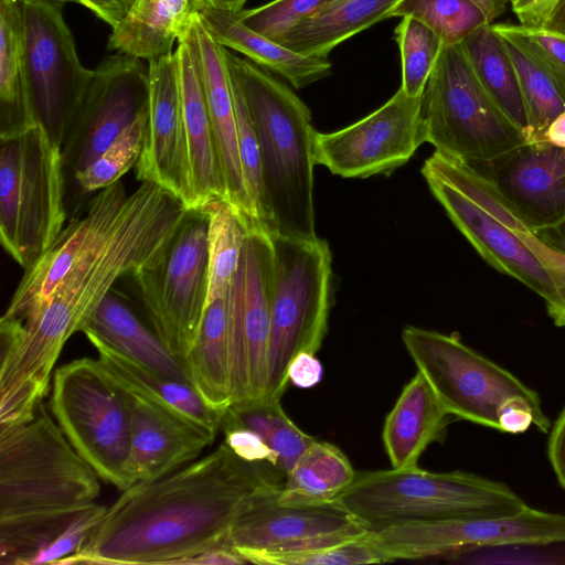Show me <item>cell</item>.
I'll return each instance as SVG.
<instances>
[{
	"label": "cell",
	"mask_w": 565,
	"mask_h": 565,
	"mask_svg": "<svg viewBox=\"0 0 565 565\" xmlns=\"http://www.w3.org/2000/svg\"><path fill=\"white\" fill-rule=\"evenodd\" d=\"M75 1L99 19L109 24L113 29L117 26L129 13L137 0H70Z\"/></svg>",
	"instance_id": "obj_48"
},
{
	"label": "cell",
	"mask_w": 565,
	"mask_h": 565,
	"mask_svg": "<svg viewBox=\"0 0 565 565\" xmlns=\"http://www.w3.org/2000/svg\"><path fill=\"white\" fill-rule=\"evenodd\" d=\"M543 28L565 36V0L555 3Z\"/></svg>",
	"instance_id": "obj_53"
},
{
	"label": "cell",
	"mask_w": 565,
	"mask_h": 565,
	"mask_svg": "<svg viewBox=\"0 0 565 565\" xmlns=\"http://www.w3.org/2000/svg\"><path fill=\"white\" fill-rule=\"evenodd\" d=\"M461 44L482 86L527 138V114L516 70L504 40L491 24H487L471 33Z\"/></svg>",
	"instance_id": "obj_34"
},
{
	"label": "cell",
	"mask_w": 565,
	"mask_h": 565,
	"mask_svg": "<svg viewBox=\"0 0 565 565\" xmlns=\"http://www.w3.org/2000/svg\"><path fill=\"white\" fill-rule=\"evenodd\" d=\"M371 530L365 534L309 551L253 552L244 558L247 563L262 565H358L392 562L372 540Z\"/></svg>",
	"instance_id": "obj_40"
},
{
	"label": "cell",
	"mask_w": 565,
	"mask_h": 565,
	"mask_svg": "<svg viewBox=\"0 0 565 565\" xmlns=\"http://www.w3.org/2000/svg\"><path fill=\"white\" fill-rule=\"evenodd\" d=\"M399 0H335L275 41L302 55L327 58L339 44L381 20Z\"/></svg>",
	"instance_id": "obj_31"
},
{
	"label": "cell",
	"mask_w": 565,
	"mask_h": 565,
	"mask_svg": "<svg viewBox=\"0 0 565 565\" xmlns=\"http://www.w3.org/2000/svg\"><path fill=\"white\" fill-rule=\"evenodd\" d=\"M450 414L417 371L387 414L382 439L393 469L418 468L426 448L444 439Z\"/></svg>",
	"instance_id": "obj_27"
},
{
	"label": "cell",
	"mask_w": 565,
	"mask_h": 565,
	"mask_svg": "<svg viewBox=\"0 0 565 565\" xmlns=\"http://www.w3.org/2000/svg\"><path fill=\"white\" fill-rule=\"evenodd\" d=\"M431 193L448 217L493 268L511 276L535 291L546 302L547 311L557 302L554 280L519 233L489 214L451 184L422 171Z\"/></svg>",
	"instance_id": "obj_21"
},
{
	"label": "cell",
	"mask_w": 565,
	"mask_h": 565,
	"mask_svg": "<svg viewBox=\"0 0 565 565\" xmlns=\"http://www.w3.org/2000/svg\"><path fill=\"white\" fill-rule=\"evenodd\" d=\"M486 17L489 24L499 18L507 8L508 0H468Z\"/></svg>",
	"instance_id": "obj_52"
},
{
	"label": "cell",
	"mask_w": 565,
	"mask_h": 565,
	"mask_svg": "<svg viewBox=\"0 0 565 565\" xmlns=\"http://www.w3.org/2000/svg\"><path fill=\"white\" fill-rule=\"evenodd\" d=\"M194 13L195 0H137L113 29L108 50L147 61L170 54Z\"/></svg>",
	"instance_id": "obj_29"
},
{
	"label": "cell",
	"mask_w": 565,
	"mask_h": 565,
	"mask_svg": "<svg viewBox=\"0 0 565 565\" xmlns=\"http://www.w3.org/2000/svg\"><path fill=\"white\" fill-rule=\"evenodd\" d=\"M504 40L522 50L556 84L565 97V36L544 28L522 24L492 23Z\"/></svg>",
	"instance_id": "obj_42"
},
{
	"label": "cell",
	"mask_w": 565,
	"mask_h": 565,
	"mask_svg": "<svg viewBox=\"0 0 565 565\" xmlns=\"http://www.w3.org/2000/svg\"><path fill=\"white\" fill-rule=\"evenodd\" d=\"M356 472L337 446L315 440L286 475L277 495L280 504L319 505L335 499L353 482Z\"/></svg>",
	"instance_id": "obj_33"
},
{
	"label": "cell",
	"mask_w": 565,
	"mask_h": 565,
	"mask_svg": "<svg viewBox=\"0 0 565 565\" xmlns=\"http://www.w3.org/2000/svg\"><path fill=\"white\" fill-rule=\"evenodd\" d=\"M374 543L396 559H422L466 547L544 545L565 542V514L526 507L518 514L487 519H438L372 529Z\"/></svg>",
	"instance_id": "obj_14"
},
{
	"label": "cell",
	"mask_w": 565,
	"mask_h": 565,
	"mask_svg": "<svg viewBox=\"0 0 565 565\" xmlns=\"http://www.w3.org/2000/svg\"><path fill=\"white\" fill-rule=\"evenodd\" d=\"M425 142L422 96L401 88L366 117L333 132L316 131L313 160L342 178L385 174L404 166Z\"/></svg>",
	"instance_id": "obj_15"
},
{
	"label": "cell",
	"mask_w": 565,
	"mask_h": 565,
	"mask_svg": "<svg viewBox=\"0 0 565 565\" xmlns=\"http://www.w3.org/2000/svg\"><path fill=\"white\" fill-rule=\"evenodd\" d=\"M148 120V106L127 126L106 150L74 179L85 193L100 191L137 164L141 154Z\"/></svg>",
	"instance_id": "obj_41"
},
{
	"label": "cell",
	"mask_w": 565,
	"mask_h": 565,
	"mask_svg": "<svg viewBox=\"0 0 565 565\" xmlns=\"http://www.w3.org/2000/svg\"><path fill=\"white\" fill-rule=\"evenodd\" d=\"M24 47L39 119L60 147L88 85L92 70L79 61L62 0H19Z\"/></svg>",
	"instance_id": "obj_13"
},
{
	"label": "cell",
	"mask_w": 565,
	"mask_h": 565,
	"mask_svg": "<svg viewBox=\"0 0 565 565\" xmlns=\"http://www.w3.org/2000/svg\"><path fill=\"white\" fill-rule=\"evenodd\" d=\"M205 209L209 213L207 303L228 294L243 254L246 226L225 201H214Z\"/></svg>",
	"instance_id": "obj_36"
},
{
	"label": "cell",
	"mask_w": 565,
	"mask_h": 565,
	"mask_svg": "<svg viewBox=\"0 0 565 565\" xmlns=\"http://www.w3.org/2000/svg\"><path fill=\"white\" fill-rule=\"evenodd\" d=\"M274 289L271 234L260 224H250L228 291L232 404L265 395Z\"/></svg>",
	"instance_id": "obj_12"
},
{
	"label": "cell",
	"mask_w": 565,
	"mask_h": 565,
	"mask_svg": "<svg viewBox=\"0 0 565 565\" xmlns=\"http://www.w3.org/2000/svg\"><path fill=\"white\" fill-rule=\"evenodd\" d=\"M412 17L431 29L444 45L463 42L489 24L483 13L468 0H399L387 18Z\"/></svg>",
	"instance_id": "obj_38"
},
{
	"label": "cell",
	"mask_w": 565,
	"mask_h": 565,
	"mask_svg": "<svg viewBox=\"0 0 565 565\" xmlns=\"http://www.w3.org/2000/svg\"><path fill=\"white\" fill-rule=\"evenodd\" d=\"M195 11L211 38L242 53L256 65L277 73L295 88H303L331 74L328 58L299 54L245 25L236 13L195 0Z\"/></svg>",
	"instance_id": "obj_26"
},
{
	"label": "cell",
	"mask_w": 565,
	"mask_h": 565,
	"mask_svg": "<svg viewBox=\"0 0 565 565\" xmlns=\"http://www.w3.org/2000/svg\"><path fill=\"white\" fill-rule=\"evenodd\" d=\"M547 313L555 326L565 327V287L558 292L557 305Z\"/></svg>",
	"instance_id": "obj_54"
},
{
	"label": "cell",
	"mask_w": 565,
	"mask_h": 565,
	"mask_svg": "<svg viewBox=\"0 0 565 565\" xmlns=\"http://www.w3.org/2000/svg\"><path fill=\"white\" fill-rule=\"evenodd\" d=\"M212 6L237 13L243 10L247 0H206Z\"/></svg>",
	"instance_id": "obj_55"
},
{
	"label": "cell",
	"mask_w": 565,
	"mask_h": 565,
	"mask_svg": "<svg viewBox=\"0 0 565 565\" xmlns=\"http://www.w3.org/2000/svg\"><path fill=\"white\" fill-rule=\"evenodd\" d=\"M130 193L119 180L98 191L83 217H76L30 268L25 269L1 319L21 321L45 303L70 270L98 249L120 223Z\"/></svg>",
	"instance_id": "obj_18"
},
{
	"label": "cell",
	"mask_w": 565,
	"mask_h": 565,
	"mask_svg": "<svg viewBox=\"0 0 565 565\" xmlns=\"http://www.w3.org/2000/svg\"><path fill=\"white\" fill-rule=\"evenodd\" d=\"M286 476L249 462L225 443L150 482H137L107 508L85 544L58 564H185L227 542L241 510L279 492Z\"/></svg>",
	"instance_id": "obj_1"
},
{
	"label": "cell",
	"mask_w": 565,
	"mask_h": 565,
	"mask_svg": "<svg viewBox=\"0 0 565 565\" xmlns=\"http://www.w3.org/2000/svg\"><path fill=\"white\" fill-rule=\"evenodd\" d=\"M520 24L543 28L558 0H508Z\"/></svg>",
	"instance_id": "obj_47"
},
{
	"label": "cell",
	"mask_w": 565,
	"mask_h": 565,
	"mask_svg": "<svg viewBox=\"0 0 565 565\" xmlns=\"http://www.w3.org/2000/svg\"><path fill=\"white\" fill-rule=\"evenodd\" d=\"M130 452L127 465L132 483L150 482L194 461L213 441L183 418L129 395Z\"/></svg>",
	"instance_id": "obj_23"
},
{
	"label": "cell",
	"mask_w": 565,
	"mask_h": 565,
	"mask_svg": "<svg viewBox=\"0 0 565 565\" xmlns=\"http://www.w3.org/2000/svg\"><path fill=\"white\" fill-rule=\"evenodd\" d=\"M335 0H273L260 7L243 9L238 19L252 30L276 40L292 25Z\"/></svg>",
	"instance_id": "obj_43"
},
{
	"label": "cell",
	"mask_w": 565,
	"mask_h": 565,
	"mask_svg": "<svg viewBox=\"0 0 565 565\" xmlns=\"http://www.w3.org/2000/svg\"><path fill=\"white\" fill-rule=\"evenodd\" d=\"M148 106V66L117 53L92 75L61 145L65 170L73 177L89 167Z\"/></svg>",
	"instance_id": "obj_16"
},
{
	"label": "cell",
	"mask_w": 565,
	"mask_h": 565,
	"mask_svg": "<svg viewBox=\"0 0 565 565\" xmlns=\"http://www.w3.org/2000/svg\"><path fill=\"white\" fill-rule=\"evenodd\" d=\"M50 409L78 455L100 480L124 491L134 483L129 396L100 371L97 360L82 358L54 372Z\"/></svg>",
	"instance_id": "obj_10"
},
{
	"label": "cell",
	"mask_w": 565,
	"mask_h": 565,
	"mask_svg": "<svg viewBox=\"0 0 565 565\" xmlns=\"http://www.w3.org/2000/svg\"><path fill=\"white\" fill-rule=\"evenodd\" d=\"M222 424L239 425L257 433L277 456V468L285 476L316 440L287 416L280 399L233 403L225 412Z\"/></svg>",
	"instance_id": "obj_35"
},
{
	"label": "cell",
	"mask_w": 565,
	"mask_h": 565,
	"mask_svg": "<svg viewBox=\"0 0 565 565\" xmlns=\"http://www.w3.org/2000/svg\"><path fill=\"white\" fill-rule=\"evenodd\" d=\"M184 369L202 399L214 411L225 414L232 404L228 294L206 303Z\"/></svg>",
	"instance_id": "obj_30"
},
{
	"label": "cell",
	"mask_w": 565,
	"mask_h": 565,
	"mask_svg": "<svg viewBox=\"0 0 565 565\" xmlns=\"http://www.w3.org/2000/svg\"><path fill=\"white\" fill-rule=\"evenodd\" d=\"M402 66L401 89L420 97L444 47L441 39L412 17H403L395 29Z\"/></svg>",
	"instance_id": "obj_39"
},
{
	"label": "cell",
	"mask_w": 565,
	"mask_h": 565,
	"mask_svg": "<svg viewBox=\"0 0 565 565\" xmlns=\"http://www.w3.org/2000/svg\"><path fill=\"white\" fill-rule=\"evenodd\" d=\"M544 141L565 149V111L551 121L545 131Z\"/></svg>",
	"instance_id": "obj_51"
},
{
	"label": "cell",
	"mask_w": 565,
	"mask_h": 565,
	"mask_svg": "<svg viewBox=\"0 0 565 565\" xmlns=\"http://www.w3.org/2000/svg\"><path fill=\"white\" fill-rule=\"evenodd\" d=\"M99 479L42 403L29 423L0 433V522L87 507Z\"/></svg>",
	"instance_id": "obj_5"
},
{
	"label": "cell",
	"mask_w": 565,
	"mask_h": 565,
	"mask_svg": "<svg viewBox=\"0 0 565 565\" xmlns=\"http://www.w3.org/2000/svg\"><path fill=\"white\" fill-rule=\"evenodd\" d=\"M323 375L321 362L316 354L301 352L291 361L288 367V380L299 388H311L317 385Z\"/></svg>",
	"instance_id": "obj_45"
},
{
	"label": "cell",
	"mask_w": 565,
	"mask_h": 565,
	"mask_svg": "<svg viewBox=\"0 0 565 565\" xmlns=\"http://www.w3.org/2000/svg\"><path fill=\"white\" fill-rule=\"evenodd\" d=\"M487 180L534 233L565 218V149L523 145L486 161L465 162Z\"/></svg>",
	"instance_id": "obj_19"
},
{
	"label": "cell",
	"mask_w": 565,
	"mask_h": 565,
	"mask_svg": "<svg viewBox=\"0 0 565 565\" xmlns=\"http://www.w3.org/2000/svg\"><path fill=\"white\" fill-rule=\"evenodd\" d=\"M136 178L158 184L194 209L175 51L148 61V120Z\"/></svg>",
	"instance_id": "obj_17"
},
{
	"label": "cell",
	"mask_w": 565,
	"mask_h": 565,
	"mask_svg": "<svg viewBox=\"0 0 565 565\" xmlns=\"http://www.w3.org/2000/svg\"><path fill=\"white\" fill-rule=\"evenodd\" d=\"M64 171L61 147L41 124L1 139L0 237L4 250L24 270L64 228Z\"/></svg>",
	"instance_id": "obj_6"
},
{
	"label": "cell",
	"mask_w": 565,
	"mask_h": 565,
	"mask_svg": "<svg viewBox=\"0 0 565 565\" xmlns=\"http://www.w3.org/2000/svg\"><path fill=\"white\" fill-rule=\"evenodd\" d=\"M548 434V460L559 484L565 489V407Z\"/></svg>",
	"instance_id": "obj_46"
},
{
	"label": "cell",
	"mask_w": 565,
	"mask_h": 565,
	"mask_svg": "<svg viewBox=\"0 0 565 565\" xmlns=\"http://www.w3.org/2000/svg\"><path fill=\"white\" fill-rule=\"evenodd\" d=\"M186 211L166 189L140 182L113 234L70 270L41 309L21 321L6 320L8 374L19 383L47 388L67 340L83 330L119 278L161 253Z\"/></svg>",
	"instance_id": "obj_2"
},
{
	"label": "cell",
	"mask_w": 565,
	"mask_h": 565,
	"mask_svg": "<svg viewBox=\"0 0 565 565\" xmlns=\"http://www.w3.org/2000/svg\"><path fill=\"white\" fill-rule=\"evenodd\" d=\"M39 125L28 71L19 0H0V139Z\"/></svg>",
	"instance_id": "obj_28"
},
{
	"label": "cell",
	"mask_w": 565,
	"mask_h": 565,
	"mask_svg": "<svg viewBox=\"0 0 565 565\" xmlns=\"http://www.w3.org/2000/svg\"><path fill=\"white\" fill-rule=\"evenodd\" d=\"M225 445L239 458L249 462L268 461L277 467V456L254 430L232 424H222Z\"/></svg>",
	"instance_id": "obj_44"
},
{
	"label": "cell",
	"mask_w": 565,
	"mask_h": 565,
	"mask_svg": "<svg viewBox=\"0 0 565 565\" xmlns=\"http://www.w3.org/2000/svg\"><path fill=\"white\" fill-rule=\"evenodd\" d=\"M278 493L255 497L235 518L227 542L243 558L253 552L281 551L311 540L371 530L337 500L291 507L280 504Z\"/></svg>",
	"instance_id": "obj_20"
},
{
	"label": "cell",
	"mask_w": 565,
	"mask_h": 565,
	"mask_svg": "<svg viewBox=\"0 0 565 565\" xmlns=\"http://www.w3.org/2000/svg\"><path fill=\"white\" fill-rule=\"evenodd\" d=\"M547 247L565 256V218L558 224L534 232Z\"/></svg>",
	"instance_id": "obj_50"
},
{
	"label": "cell",
	"mask_w": 565,
	"mask_h": 565,
	"mask_svg": "<svg viewBox=\"0 0 565 565\" xmlns=\"http://www.w3.org/2000/svg\"><path fill=\"white\" fill-rule=\"evenodd\" d=\"M504 42L516 70L527 114V141H544L551 121L565 111V97L553 79L522 50L507 40Z\"/></svg>",
	"instance_id": "obj_37"
},
{
	"label": "cell",
	"mask_w": 565,
	"mask_h": 565,
	"mask_svg": "<svg viewBox=\"0 0 565 565\" xmlns=\"http://www.w3.org/2000/svg\"><path fill=\"white\" fill-rule=\"evenodd\" d=\"M175 53L179 62L182 115L191 166L194 209H204L214 201L227 202V196L190 26L178 41Z\"/></svg>",
	"instance_id": "obj_24"
},
{
	"label": "cell",
	"mask_w": 565,
	"mask_h": 565,
	"mask_svg": "<svg viewBox=\"0 0 565 565\" xmlns=\"http://www.w3.org/2000/svg\"><path fill=\"white\" fill-rule=\"evenodd\" d=\"M207 232V210L188 209L161 253L130 275L151 328L183 366L206 306Z\"/></svg>",
	"instance_id": "obj_11"
},
{
	"label": "cell",
	"mask_w": 565,
	"mask_h": 565,
	"mask_svg": "<svg viewBox=\"0 0 565 565\" xmlns=\"http://www.w3.org/2000/svg\"><path fill=\"white\" fill-rule=\"evenodd\" d=\"M98 353L100 371L129 395L154 404L201 429L214 441L224 414L211 408L188 381L168 377L119 352L94 334H85Z\"/></svg>",
	"instance_id": "obj_25"
},
{
	"label": "cell",
	"mask_w": 565,
	"mask_h": 565,
	"mask_svg": "<svg viewBox=\"0 0 565 565\" xmlns=\"http://www.w3.org/2000/svg\"><path fill=\"white\" fill-rule=\"evenodd\" d=\"M402 341L417 371L451 416L499 429L505 409L524 406L532 412L536 428L550 433L552 424L539 394L467 347L457 333L407 326L402 331Z\"/></svg>",
	"instance_id": "obj_8"
},
{
	"label": "cell",
	"mask_w": 565,
	"mask_h": 565,
	"mask_svg": "<svg viewBox=\"0 0 565 565\" xmlns=\"http://www.w3.org/2000/svg\"><path fill=\"white\" fill-rule=\"evenodd\" d=\"M371 529L438 519L510 516L527 504L502 482L460 470L356 472L335 499Z\"/></svg>",
	"instance_id": "obj_4"
},
{
	"label": "cell",
	"mask_w": 565,
	"mask_h": 565,
	"mask_svg": "<svg viewBox=\"0 0 565 565\" xmlns=\"http://www.w3.org/2000/svg\"><path fill=\"white\" fill-rule=\"evenodd\" d=\"M425 142L454 159L497 158L527 141L478 79L461 43L444 45L422 96Z\"/></svg>",
	"instance_id": "obj_9"
},
{
	"label": "cell",
	"mask_w": 565,
	"mask_h": 565,
	"mask_svg": "<svg viewBox=\"0 0 565 565\" xmlns=\"http://www.w3.org/2000/svg\"><path fill=\"white\" fill-rule=\"evenodd\" d=\"M258 139L269 233L316 236L313 138L307 105L269 71L225 47Z\"/></svg>",
	"instance_id": "obj_3"
},
{
	"label": "cell",
	"mask_w": 565,
	"mask_h": 565,
	"mask_svg": "<svg viewBox=\"0 0 565 565\" xmlns=\"http://www.w3.org/2000/svg\"><path fill=\"white\" fill-rule=\"evenodd\" d=\"M190 29L223 168L227 203L245 225L256 223L242 171L235 106L225 47L211 38L196 11Z\"/></svg>",
	"instance_id": "obj_22"
},
{
	"label": "cell",
	"mask_w": 565,
	"mask_h": 565,
	"mask_svg": "<svg viewBox=\"0 0 565 565\" xmlns=\"http://www.w3.org/2000/svg\"><path fill=\"white\" fill-rule=\"evenodd\" d=\"M275 289L263 398L280 399L288 367L301 352L316 354L328 331L332 306V256L326 239L273 235Z\"/></svg>",
	"instance_id": "obj_7"
},
{
	"label": "cell",
	"mask_w": 565,
	"mask_h": 565,
	"mask_svg": "<svg viewBox=\"0 0 565 565\" xmlns=\"http://www.w3.org/2000/svg\"><path fill=\"white\" fill-rule=\"evenodd\" d=\"M82 332L94 334L119 352L168 377L188 381L183 364L171 354L153 329L148 328L114 291H109Z\"/></svg>",
	"instance_id": "obj_32"
},
{
	"label": "cell",
	"mask_w": 565,
	"mask_h": 565,
	"mask_svg": "<svg viewBox=\"0 0 565 565\" xmlns=\"http://www.w3.org/2000/svg\"><path fill=\"white\" fill-rule=\"evenodd\" d=\"M534 425L532 412L524 406H513L505 409L499 419V430L510 434L524 433Z\"/></svg>",
	"instance_id": "obj_49"
}]
</instances>
